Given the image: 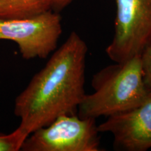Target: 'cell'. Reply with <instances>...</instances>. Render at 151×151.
Here are the masks:
<instances>
[{
    "instance_id": "1",
    "label": "cell",
    "mask_w": 151,
    "mask_h": 151,
    "mask_svg": "<svg viewBox=\"0 0 151 151\" xmlns=\"http://www.w3.org/2000/svg\"><path fill=\"white\" fill-rule=\"evenodd\" d=\"M87 52L86 41L71 32L16 97L14 113L24 134L29 136L61 116L77 114L86 95Z\"/></svg>"
},
{
    "instance_id": "2",
    "label": "cell",
    "mask_w": 151,
    "mask_h": 151,
    "mask_svg": "<svg viewBox=\"0 0 151 151\" xmlns=\"http://www.w3.org/2000/svg\"><path fill=\"white\" fill-rule=\"evenodd\" d=\"M93 93L86 94L77 115L95 119L129 111L148 99L151 92L144 83L140 55L98 71L92 80Z\"/></svg>"
},
{
    "instance_id": "3",
    "label": "cell",
    "mask_w": 151,
    "mask_h": 151,
    "mask_svg": "<svg viewBox=\"0 0 151 151\" xmlns=\"http://www.w3.org/2000/svg\"><path fill=\"white\" fill-rule=\"evenodd\" d=\"M99 132L95 119L64 115L30 134L20 150L99 151Z\"/></svg>"
},
{
    "instance_id": "4",
    "label": "cell",
    "mask_w": 151,
    "mask_h": 151,
    "mask_svg": "<svg viewBox=\"0 0 151 151\" xmlns=\"http://www.w3.org/2000/svg\"><path fill=\"white\" fill-rule=\"evenodd\" d=\"M62 32L61 16L51 10L27 18H0V40L16 43L27 60L48 58L58 48Z\"/></svg>"
},
{
    "instance_id": "5",
    "label": "cell",
    "mask_w": 151,
    "mask_h": 151,
    "mask_svg": "<svg viewBox=\"0 0 151 151\" xmlns=\"http://www.w3.org/2000/svg\"><path fill=\"white\" fill-rule=\"evenodd\" d=\"M113 40L106 48L114 62L140 55L151 43V0H116Z\"/></svg>"
},
{
    "instance_id": "6",
    "label": "cell",
    "mask_w": 151,
    "mask_h": 151,
    "mask_svg": "<svg viewBox=\"0 0 151 151\" xmlns=\"http://www.w3.org/2000/svg\"><path fill=\"white\" fill-rule=\"evenodd\" d=\"M97 128L99 132L112 134L116 150L146 151L151 148V94L139 106L107 117Z\"/></svg>"
},
{
    "instance_id": "7",
    "label": "cell",
    "mask_w": 151,
    "mask_h": 151,
    "mask_svg": "<svg viewBox=\"0 0 151 151\" xmlns=\"http://www.w3.org/2000/svg\"><path fill=\"white\" fill-rule=\"evenodd\" d=\"M50 10L48 0H0V18H30Z\"/></svg>"
},
{
    "instance_id": "8",
    "label": "cell",
    "mask_w": 151,
    "mask_h": 151,
    "mask_svg": "<svg viewBox=\"0 0 151 151\" xmlns=\"http://www.w3.org/2000/svg\"><path fill=\"white\" fill-rule=\"evenodd\" d=\"M28 135L18 127L8 134H0V151H19Z\"/></svg>"
},
{
    "instance_id": "9",
    "label": "cell",
    "mask_w": 151,
    "mask_h": 151,
    "mask_svg": "<svg viewBox=\"0 0 151 151\" xmlns=\"http://www.w3.org/2000/svg\"><path fill=\"white\" fill-rule=\"evenodd\" d=\"M140 60L143 81L151 92V43L141 52Z\"/></svg>"
},
{
    "instance_id": "10",
    "label": "cell",
    "mask_w": 151,
    "mask_h": 151,
    "mask_svg": "<svg viewBox=\"0 0 151 151\" xmlns=\"http://www.w3.org/2000/svg\"><path fill=\"white\" fill-rule=\"evenodd\" d=\"M73 0H48L50 9L59 13L72 2Z\"/></svg>"
}]
</instances>
